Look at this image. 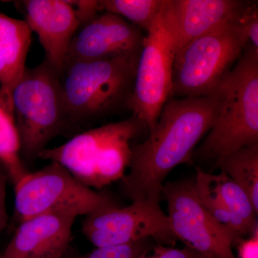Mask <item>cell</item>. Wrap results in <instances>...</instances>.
I'll return each mask as SVG.
<instances>
[{"mask_svg": "<svg viewBox=\"0 0 258 258\" xmlns=\"http://www.w3.org/2000/svg\"><path fill=\"white\" fill-rule=\"evenodd\" d=\"M76 217L50 212L20 222L0 258H60L71 242Z\"/></svg>", "mask_w": 258, "mask_h": 258, "instance_id": "obj_13", "label": "cell"}, {"mask_svg": "<svg viewBox=\"0 0 258 258\" xmlns=\"http://www.w3.org/2000/svg\"><path fill=\"white\" fill-rule=\"evenodd\" d=\"M144 40L140 29L105 12L80 27L70 43L64 64L140 55Z\"/></svg>", "mask_w": 258, "mask_h": 258, "instance_id": "obj_11", "label": "cell"}, {"mask_svg": "<svg viewBox=\"0 0 258 258\" xmlns=\"http://www.w3.org/2000/svg\"><path fill=\"white\" fill-rule=\"evenodd\" d=\"M15 212L20 222L50 212L87 216L115 205L111 197L81 184L55 161L39 171H28L15 184Z\"/></svg>", "mask_w": 258, "mask_h": 258, "instance_id": "obj_8", "label": "cell"}, {"mask_svg": "<svg viewBox=\"0 0 258 258\" xmlns=\"http://www.w3.org/2000/svg\"><path fill=\"white\" fill-rule=\"evenodd\" d=\"M32 32L25 20L0 13V91L11 108L13 88L27 69Z\"/></svg>", "mask_w": 258, "mask_h": 258, "instance_id": "obj_15", "label": "cell"}, {"mask_svg": "<svg viewBox=\"0 0 258 258\" xmlns=\"http://www.w3.org/2000/svg\"><path fill=\"white\" fill-rule=\"evenodd\" d=\"M212 189L218 195L233 217L250 232L258 228L257 212L247 194L225 172L209 174Z\"/></svg>", "mask_w": 258, "mask_h": 258, "instance_id": "obj_18", "label": "cell"}, {"mask_svg": "<svg viewBox=\"0 0 258 258\" xmlns=\"http://www.w3.org/2000/svg\"><path fill=\"white\" fill-rule=\"evenodd\" d=\"M221 101L218 88L209 96L168 100L147 140L132 147L130 171L121 179L133 201L161 199L168 174L191 160L199 141L211 129Z\"/></svg>", "mask_w": 258, "mask_h": 258, "instance_id": "obj_1", "label": "cell"}, {"mask_svg": "<svg viewBox=\"0 0 258 258\" xmlns=\"http://www.w3.org/2000/svg\"><path fill=\"white\" fill-rule=\"evenodd\" d=\"M137 258H207L192 249L184 247L176 248L170 246L157 244L151 246Z\"/></svg>", "mask_w": 258, "mask_h": 258, "instance_id": "obj_22", "label": "cell"}, {"mask_svg": "<svg viewBox=\"0 0 258 258\" xmlns=\"http://www.w3.org/2000/svg\"><path fill=\"white\" fill-rule=\"evenodd\" d=\"M222 101L198 157L220 160L258 143V50L249 45L218 87Z\"/></svg>", "mask_w": 258, "mask_h": 258, "instance_id": "obj_2", "label": "cell"}, {"mask_svg": "<svg viewBox=\"0 0 258 258\" xmlns=\"http://www.w3.org/2000/svg\"><path fill=\"white\" fill-rule=\"evenodd\" d=\"M249 45L239 20L220 24L188 42L176 55L171 95L212 94Z\"/></svg>", "mask_w": 258, "mask_h": 258, "instance_id": "obj_5", "label": "cell"}, {"mask_svg": "<svg viewBox=\"0 0 258 258\" xmlns=\"http://www.w3.org/2000/svg\"><path fill=\"white\" fill-rule=\"evenodd\" d=\"M0 163L14 184L27 173L21 157L20 141L11 107L0 91Z\"/></svg>", "mask_w": 258, "mask_h": 258, "instance_id": "obj_17", "label": "cell"}, {"mask_svg": "<svg viewBox=\"0 0 258 258\" xmlns=\"http://www.w3.org/2000/svg\"><path fill=\"white\" fill-rule=\"evenodd\" d=\"M144 127L134 116L76 135L38 157L58 163L81 184L97 189L121 179L130 165V141Z\"/></svg>", "mask_w": 258, "mask_h": 258, "instance_id": "obj_4", "label": "cell"}, {"mask_svg": "<svg viewBox=\"0 0 258 258\" xmlns=\"http://www.w3.org/2000/svg\"><path fill=\"white\" fill-rule=\"evenodd\" d=\"M11 103L21 154L32 160L67 122L58 73L45 60L32 69L27 68L13 88Z\"/></svg>", "mask_w": 258, "mask_h": 258, "instance_id": "obj_6", "label": "cell"}, {"mask_svg": "<svg viewBox=\"0 0 258 258\" xmlns=\"http://www.w3.org/2000/svg\"><path fill=\"white\" fill-rule=\"evenodd\" d=\"M9 178L6 171L0 170V235L8 225V215L6 207L7 184Z\"/></svg>", "mask_w": 258, "mask_h": 258, "instance_id": "obj_25", "label": "cell"}, {"mask_svg": "<svg viewBox=\"0 0 258 258\" xmlns=\"http://www.w3.org/2000/svg\"><path fill=\"white\" fill-rule=\"evenodd\" d=\"M149 240H141L125 245L96 247L79 258H137L151 247Z\"/></svg>", "mask_w": 258, "mask_h": 258, "instance_id": "obj_21", "label": "cell"}, {"mask_svg": "<svg viewBox=\"0 0 258 258\" xmlns=\"http://www.w3.org/2000/svg\"><path fill=\"white\" fill-rule=\"evenodd\" d=\"M194 184L199 200L205 208L217 221L232 231L238 240L247 237L253 232H249L229 211L221 199L215 192V190L212 189L208 173L198 168L196 179L194 181Z\"/></svg>", "mask_w": 258, "mask_h": 258, "instance_id": "obj_20", "label": "cell"}, {"mask_svg": "<svg viewBox=\"0 0 258 258\" xmlns=\"http://www.w3.org/2000/svg\"><path fill=\"white\" fill-rule=\"evenodd\" d=\"M258 10L257 4L250 2L241 15L239 23L244 28L249 45L258 50Z\"/></svg>", "mask_w": 258, "mask_h": 258, "instance_id": "obj_23", "label": "cell"}, {"mask_svg": "<svg viewBox=\"0 0 258 258\" xmlns=\"http://www.w3.org/2000/svg\"><path fill=\"white\" fill-rule=\"evenodd\" d=\"M177 40L168 0L144 37L127 108L149 132L171 95Z\"/></svg>", "mask_w": 258, "mask_h": 258, "instance_id": "obj_7", "label": "cell"}, {"mask_svg": "<svg viewBox=\"0 0 258 258\" xmlns=\"http://www.w3.org/2000/svg\"><path fill=\"white\" fill-rule=\"evenodd\" d=\"M237 244V258H258V228L246 238H241Z\"/></svg>", "mask_w": 258, "mask_h": 258, "instance_id": "obj_24", "label": "cell"}, {"mask_svg": "<svg viewBox=\"0 0 258 258\" xmlns=\"http://www.w3.org/2000/svg\"><path fill=\"white\" fill-rule=\"evenodd\" d=\"M217 164L247 194L258 213V143L239 149Z\"/></svg>", "mask_w": 258, "mask_h": 258, "instance_id": "obj_16", "label": "cell"}, {"mask_svg": "<svg viewBox=\"0 0 258 258\" xmlns=\"http://www.w3.org/2000/svg\"><path fill=\"white\" fill-rule=\"evenodd\" d=\"M25 21L35 32L49 64L60 73L75 34L82 25L76 1L26 0L21 2Z\"/></svg>", "mask_w": 258, "mask_h": 258, "instance_id": "obj_12", "label": "cell"}, {"mask_svg": "<svg viewBox=\"0 0 258 258\" xmlns=\"http://www.w3.org/2000/svg\"><path fill=\"white\" fill-rule=\"evenodd\" d=\"M139 57L64 63L58 76L66 120L93 119L127 107Z\"/></svg>", "mask_w": 258, "mask_h": 258, "instance_id": "obj_3", "label": "cell"}, {"mask_svg": "<svg viewBox=\"0 0 258 258\" xmlns=\"http://www.w3.org/2000/svg\"><path fill=\"white\" fill-rule=\"evenodd\" d=\"M82 232L96 247L125 245L141 240L174 247L176 239L169 217L160 206V199L134 200L120 208L111 205L87 215Z\"/></svg>", "mask_w": 258, "mask_h": 258, "instance_id": "obj_9", "label": "cell"}, {"mask_svg": "<svg viewBox=\"0 0 258 258\" xmlns=\"http://www.w3.org/2000/svg\"><path fill=\"white\" fill-rule=\"evenodd\" d=\"M101 11L121 17L140 29L148 30L164 5V0H102Z\"/></svg>", "mask_w": 258, "mask_h": 258, "instance_id": "obj_19", "label": "cell"}, {"mask_svg": "<svg viewBox=\"0 0 258 258\" xmlns=\"http://www.w3.org/2000/svg\"><path fill=\"white\" fill-rule=\"evenodd\" d=\"M161 195L176 240L207 258H237L232 248L238 238L205 208L194 181L165 183Z\"/></svg>", "mask_w": 258, "mask_h": 258, "instance_id": "obj_10", "label": "cell"}, {"mask_svg": "<svg viewBox=\"0 0 258 258\" xmlns=\"http://www.w3.org/2000/svg\"><path fill=\"white\" fill-rule=\"evenodd\" d=\"M249 3L240 0H168L176 30L177 52L220 24L240 20Z\"/></svg>", "mask_w": 258, "mask_h": 258, "instance_id": "obj_14", "label": "cell"}]
</instances>
